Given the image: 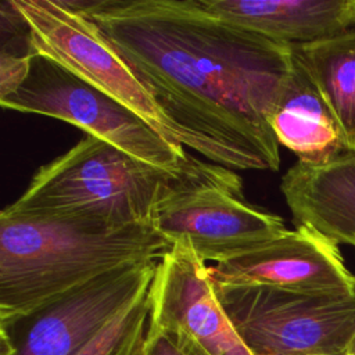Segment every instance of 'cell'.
Masks as SVG:
<instances>
[{"mask_svg": "<svg viewBox=\"0 0 355 355\" xmlns=\"http://www.w3.org/2000/svg\"><path fill=\"white\" fill-rule=\"evenodd\" d=\"M104 33L180 135L209 162L280 166L268 114L293 47L229 25L198 0H73Z\"/></svg>", "mask_w": 355, "mask_h": 355, "instance_id": "obj_1", "label": "cell"}, {"mask_svg": "<svg viewBox=\"0 0 355 355\" xmlns=\"http://www.w3.org/2000/svg\"><path fill=\"white\" fill-rule=\"evenodd\" d=\"M171 244L147 223L73 214L0 212V323L121 265L159 259Z\"/></svg>", "mask_w": 355, "mask_h": 355, "instance_id": "obj_2", "label": "cell"}, {"mask_svg": "<svg viewBox=\"0 0 355 355\" xmlns=\"http://www.w3.org/2000/svg\"><path fill=\"white\" fill-rule=\"evenodd\" d=\"M201 162L197 159L186 172L175 173L86 135L71 150L40 166L24 194L6 208L26 214L89 215L115 226L147 223L158 202Z\"/></svg>", "mask_w": 355, "mask_h": 355, "instance_id": "obj_3", "label": "cell"}, {"mask_svg": "<svg viewBox=\"0 0 355 355\" xmlns=\"http://www.w3.org/2000/svg\"><path fill=\"white\" fill-rule=\"evenodd\" d=\"M0 104L7 110L75 125L86 135L169 172H186L197 161L129 107L44 55L32 57L25 82L12 94L0 98Z\"/></svg>", "mask_w": 355, "mask_h": 355, "instance_id": "obj_4", "label": "cell"}, {"mask_svg": "<svg viewBox=\"0 0 355 355\" xmlns=\"http://www.w3.org/2000/svg\"><path fill=\"white\" fill-rule=\"evenodd\" d=\"M232 169L201 162L154 208L151 225L172 245L187 243L205 263L261 245L287 230L282 216L251 205Z\"/></svg>", "mask_w": 355, "mask_h": 355, "instance_id": "obj_5", "label": "cell"}, {"mask_svg": "<svg viewBox=\"0 0 355 355\" xmlns=\"http://www.w3.org/2000/svg\"><path fill=\"white\" fill-rule=\"evenodd\" d=\"M215 291L252 355L343 351L355 336V290L320 294L265 286H215Z\"/></svg>", "mask_w": 355, "mask_h": 355, "instance_id": "obj_6", "label": "cell"}, {"mask_svg": "<svg viewBox=\"0 0 355 355\" xmlns=\"http://www.w3.org/2000/svg\"><path fill=\"white\" fill-rule=\"evenodd\" d=\"M32 55H44L121 101L169 141L180 135L100 28L73 0H10Z\"/></svg>", "mask_w": 355, "mask_h": 355, "instance_id": "obj_7", "label": "cell"}, {"mask_svg": "<svg viewBox=\"0 0 355 355\" xmlns=\"http://www.w3.org/2000/svg\"><path fill=\"white\" fill-rule=\"evenodd\" d=\"M159 259H141L111 269L35 311L0 323V341L12 355H76L119 312L144 294Z\"/></svg>", "mask_w": 355, "mask_h": 355, "instance_id": "obj_8", "label": "cell"}, {"mask_svg": "<svg viewBox=\"0 0 355 355\" xmlns=\"http://www.w3.org/2000/svg\"><path fill=\"white\" fill-rule=\"evenodd\" d=\"M215 286H265L298 293L348 294L355 275L338 245L306 226L209 266Z\"/></svg>", "mask_w": 355, "mask_h": 355, "instance_id": "obj_9", "label": "cell"}, {"mask_svg": "<svg viewBox=\"0 0 355 355\" xmlns=\"http://www.w3.org/2000/svg\"><path fill=\"white\" fill-rule=\"evenodd\" d=\"M150 301L148 323L186 334L205 355H252L216 297L209 266L187 243L159 258Z\"/></svg>", "mask_w": 355, "mask_h": 355, "instance_id": "obj_10", "label": "cell"}, {"mask_svg": "<svg viewBox=\"0 0 355 355\" xmlns=\"http://www.w3.org/2000/svg\"><path fill=\"white\" fill-rule=\"evenodd\" d=\"M215 18L288 46L355 28V0H198Z\"/></svg>", "mask_w": 355, "mask_h": 355, "instance_id": "obj_11", "label": "cell"}, {"mask_svg": "<svg viewBox=\"0 0 355 355\" xmlns=\"http://www.w3.org/2000/svg\"><path fill=\"white\" fill-rule=\"evenodd\" d=\"M280 191L295 227L355 247V154L323 164L297 161L283 175Z\"/></svg>", "mask_w": 355, "mask_h": 355, "instance_id": "obj_12", "label": "cell"}, {"mask_svg": "<svg viewBox=\"0 0 355 355\" xmlns=\"http://www.w3.org/2000/svg\"><path fill=\"white\" fill-rule=\"evenodd\" d=\"M280 146L298 161L329 162L348 154L341 132L311 76L293 53V67L268 114Z\"/></svg>", "mask_w": 355, "mask_h": 355, "instance_id": "obj_13", "label": "cell"}, {"mask_svg": "<svg viewBox=\"0 0 355 355\" xmlns=\"http://www.w3.org/2000/svg\"><path fill=\"white\" fill-rule=\"evenodd\" d=\"M291 47L326 101L348 153L355 154V28Z\"/></svg>", "mask_w": 355, "mask_h": 355, "instance_id": "obj_14", "label": "cell"}, {"mask_svg": "<svg viewBox=\"0 0 355 355\" xmlns=\"http://www.w3.org/2000/svg\"><path fill=\"white\" fill-rule=\"evenodd\" d=\"M150 288L119 312L76 355H141L150 319Z\"/></svg>", "mask_w": 355, "mask_h": 355, "instance_id": "obj_15", "label": "cell"}, {"mask_svg": "<svg viewBox=\"0 0 355 355\" xmlns=\"http://www.w3.org/2000/svg\"><path fill=\"white\" fill-rule=\"evenodd\" d=\"M141 355H205L186 334L148 323Z\"/></svg>", "mask_w": 355, "mask_h": 355, "instance_id": "obj_16", "label": "cell"}, {"mask_svg": "<svg viewBox=\"0 0 355 355\" xmlns=\"http://www.w3.org/2000/svg\"><path fill=\"white\" fill-rule=\"evenodd\" d=\"M32 57L31 53L0 50V98L12 94L25 82Z\"/></svg>", "mask_w": 355, "mask_h": 355, "instance_id": "obj_17", "label": "cell"}, {"mask_svg": "<svg viewBox=\"0 0 355 355\" xmlns=\"http://www.w3.org/2000/svg\"><path fill=\"white\" fill-rule=\"evenodd\" d=\"M308 355H349L348 348L343 351H330V352H318V354H308Z\"/></svg>", "mask_w": 355, "mask_h": 355, "instance_id": "obj_18", "label": "cell"}, {"mask_svg": "<svg viewBox=\"0 0 355 355\" xmlns=\"http://www.w3.org/2000/svg\"><path fill=\"white\" fill-rule=\"evenodd\" d=\"M348 352H349V355H355V336H354L352 341L348 345Z\"/></svg>", "mask_w": 355, "mask_h": 355, "instance_id": "obj_19", "label": "cell"}]
</instances>
